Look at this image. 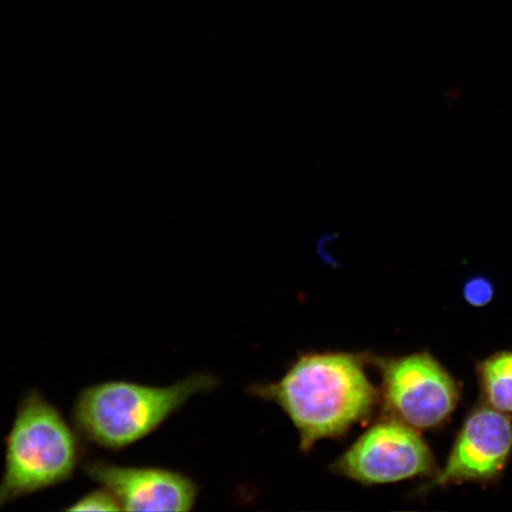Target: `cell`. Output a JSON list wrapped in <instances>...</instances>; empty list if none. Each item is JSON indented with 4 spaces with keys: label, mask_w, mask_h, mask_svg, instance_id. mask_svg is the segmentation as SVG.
Segmentation results:
<instances>
[{
    "label": "cell",
    "mask_w": 512,
    "mask_h": 512,
    "mask_svg": "<svg viewBox=\"0 0 512 512\" xmlns=\"http://www.w3.org/2000/svg\"><path fill=\"white\" fill-rule=\"evenodd\" d=\"M382 377L383 411L416 431L443 426L456 411L460 387L430 352L400 357L369 355Z\"/></svg>",
    "instance_id": "cell-4"
},
{
    "label": "cell",
    "mask_w": 512,
    "mask_h": 512,
    "mask_svg": "<svg viewBox=\"0 0 512 512\" xmlns=\"http://www.w3.org/2000/svg\"><path fill=\"white\" fill-rule=\"evenodd\" d=\"M215 376L201 373L171 386L106 381L81 390L72 411L83 439L108 451H121L157 431L195 395L213 390Z\"/></svg>",
    "instance_id": "cell-2"
},
{
    "label": "cell",
    "mask_w": 512,
    "mask_h": 512,
    "mask_svg": "<svg viewBox=\"0 0 512 512\" xmlns=\"http://www.w3.org/2000/svg\"><path fill=\"white\" fill-rule=\"evenodd\" d=\"M484 403L497 411L512 414V350L498 351L477 367Z\"/></svg>",
    "instance_id": "cell-8"
},
{
    "label": "cell",
    "mask_w": 512,
    "mask_h": 512,
    "mask_svg": "<svg viewBox=\"0 0 512 512\" xmlns=\"http://www.w3.org/2000/svg\"><path fill=\"white\" fill-rule=\"evenodd\" d=\"M330 467L364 486L433 477L439 470L420 432L389 416L364 432Z\"/></svg>",
    "instance_id": "cell-5"
},
{
    "label": "cell",
    "mask_w": 512,
    "mask_h": 512,
    "mask_svg": "<svg viewBox=\"0 0 512 512\" xmlns=\"http://www.w3.org/2000/svg\"><path fill=\"white\" fill-rule=\"evenodd\" d=\"M512 458V419L482 403L466 416L443 469L425 491L463 483H491L503 475Z\"/></svg>",
    "instance_id": "cell-6"
},
{
    "label": "cell",
    "mask_w": 512,
    "mask_h": 512,
    "mask_svg": "<svg viewBox=\"0 0 512 512\" xmlns=\"http://www.w3.org/2000/svg\"><path fill=\"white\" fill-rule=\"evenodd\" d=\"M80 434L40 390L19 402L5 438V469L0 480V509L17 499L55 488L75 475L85 458Z\"/></svg>",
    "instance_id": "cell-3"
},
{
    "label": "cell",
    "mask_w": 512,
    "mask_h": 512,
    "mask_svg": "<svg viewBox=\"0 0 512 512\" xmlns=\"http://www.w3.org/2000/svg\"><path fill=\"white\" fill-rule=\"evenodd\" d=\"M368 362L369 354L357 352H302L279 381L248 392L283 409L306 453L320 440L344 438L373 414L380 392L367 375Z\"/></svg>",
    "instance_id": "cell-1"
},
{
    "label": "cell",
    "mask_w": 512,
    "mask_h": 512,
    "mask_svg": "<svg viewBox=\"0 0 512 512\" xmlns=\"http://www.w3.org/2000/svg\"><path fill=\"white\" fill-rule=\"evenodd\" d=\"M66 511H120L121 505L118 499L110 490L101 488L88 492L78 501L74 502L70 507L64 509Z\"/></svg>",
    "instance_id": "cell-9"
},
{
    "label": "cell",
    "mask_w": 512,
    "mask_h": 512,
    "mask_svg": "<svg viewBox=\"0 0 512 512\" xmlns=\"http://www.w3.org/2000/svg\"><path fill=\"white\" fill-rule=\"evenodd\" d=\"M88 478L110 490L126 511H189L198 488L181 472L150 466H120L104 459L83 463Z\"/></svg>",
    "instance_id": "cell-7"
},
{
    "label": "cell",
    "mask_w": 512,
    "mask_h": 512,
    "mask_svg": "<svg viewBox=\"0 0 512 512\" xmlns=\"http://www.w3.org/2000/svg\"><path fill=\"white\" fill-rule=\"evenodd\" d=\"M465 302L475 307H484L495 297V286L488 278L473 277L463 287Z\"/></svg>",
    "instance_id": "cell-10"
}]
</instances>
